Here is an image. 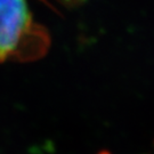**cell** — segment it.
<instances>
[{
	"mask_svg": "<svg viewBox=\"0 0 154 154\" xmlns=\"http://www.w3.org/2000/svg\"><path fill=\"white\" fill-rule=\"evenodd\" d=\"M49 46V35L33 21L26 0H0V61H34Z\"/></svg>",
	"mask_w": 154,
	"mask_h": 154,
	"instance_id": "1",
	"label": "cell"
},
{
	"mask_svg": "<svg viewBox=\"0 0 154 154\" xmlns=\"http://www.w3.org/2000/svg\"><path fill=\"white\" fill-rule=\"evenodd\" d=\"M99 154H111V153H109V152H102V153H99Z\"/></svg>",
	"mask_w": 154,
	"mask_h": 154,
	"instance_id": "2",
	"label": "cell"
}]
</instances>
